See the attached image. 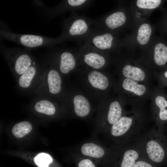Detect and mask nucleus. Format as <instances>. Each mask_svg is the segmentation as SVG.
<instances>
[{"mask_svg": "<svg viewBox=\"0 0 167 167\" xmlns=\"http://www.w3.org/2000/svg\"><path fill=\"white\" fill-rule=\"evenodd\" d=\"M0 36L2 38L13 41L27 48L51 46L59 41L42 36L18 34L12 32L7 24L0 21Z\"/></svg>", "mask_w": 167, "mask_h": 167, "instance_id": "1", "label": "nucleus"}, {"mask_svg": "<svg viewBox=\"0 0 167 167\" xmlns=\"http://www.w3.org/2000/svg\"><path fill=\"white\" fill-rule=\"evenodd\" d=\"M122 109L118 101L112 102L109 105L105 119L98 126L103 131H108L111 127L122 117Z\"/></svg>", "mask_w": 167, "mask_h": 167, "instance_id": "2", "label": "nucleus"}, {"mask_svg": "<svg viewBox=\"0 0 167 167\" xmlns=\"http://www.w3.org/2000/svg\"><path fill=\"white\" fill-rule=\"evenodd\" d=\"M9 49L15 58V69L19 74H23L32 66V60L30 56L17 48H9Z\"/></svg>", "mask_w": 167, "mask_h": 167, "instance_id": "3", "label": "nucleus"}, {"mask_svg": "<svg viewBox=\"0 0 167 167\" xmlns=\"http://www.w3.org/2000/svg\"><path fill=\"white\" fill-rule=\"evenodd\" d=\"M86 76L87 82L93 89L101 92L108 88L109 85L108 78L101 72L93 70L89 72Z\"/></svg>", "mask_w": 167, "mask_h": 167, "instance_id": "4", "label": "nucleus"}, {"mask_svg": "<svg viewBox=\"0 0 167 167\" xmlns=\"http://www.w3.org/2000/svg\"><path fill=\"white\" fill-rule=\"evenodd\" d=\"M74 110L75 116L79 118H84L90 113L91 107L88 99L81 94H77L73 100Z\"/></svg>", "mask_w": 167, "mask_h": 167, "instance_id": "5", "label": "nucleus"}, {"mask_svg": "<svg viewBox=\"0 0 167 167\" xmlns=\"http://www.w3.org/2000/svg\"><path fill=\"white\" fill-rule=\"evenodd\" d=\"M147 154L149 159L155 163H160L163 160L165 153L161 144L156 140L151 139L148 141L146 147Z\"/></svg>", "mask_w": 167, "mask_h": 167, "instance_id": "6", "label": "nucleus"}, {"mask_svg": "<svg viewBox=\"0 0 167 167\" xmlns=\"http://www.w3.org/2000/svg\"><path fill=\"white\" fill-rule=\"evenodd\" d=\"M80 152L84 156L95 158H102L106 153L102 146L92 142L83 143L80 147Z\"/></svg>", "mask_w": 167, "mask_h": 167, "instance_id": "7", "label": "nucleus"}, {"mask_svg": "<svg viewBox=\"0 0 167 167\" xmlns=\"http://www.w3.org/2000/svg\"><path fill=\"white\" fill-rule=\"evenodd\" d=\"M132 123V118L125 116L121 117L111 127L108 131L112 136L115 138L120 137L129 130Z\"/></svg>", "mask_w": 167, "mask_h": 167, "instance_id": "8", "label": "nucleus"}, {"mask_svg": "<svg viewBox=\"0 0 167 167\" xmlns=\"http://www.w3.org/2000/svg\"><path fill=\"white\" fill-rule=\"evenodd\" d=\"M65 35L68 36L80 35L86 32L88 26L83 19H79L66 25Z\"/></svg>", "mask_w": 167, "mask_h": 167, "instance_id": "9", "label": "nucleus"}, {"mask_svg": "<svg viewBox=\"0 0 167 167\" xmlns=\"http://www.w3.org/2000/svg\"><path fill=\"white\" fill-rule=\"evenodd\" d=\"M75 58L71 52L65 51L62 52L60 56L59 69L63 74H67L73 70L76 66Z\"/></svg>", "mask_w": 167, "mask_h": 167, "instance_id": "10", "label": "nucleus"}, {"mask_svg": "<svg viewBox=\"0 0 167 167\" xmlns=\"http://www.w3.org/2000/svg\"><path fill=\"white\" fill-rule=\"evenodd\" d=\"M83 59L84 62L87 65L95 69H101L105 63L104 58L95 52H89L85 54Z\"/></svg>", "mask_w": 167, "mask_h": 167, "instance_id": "11", "label": "nucleus"}, {"mask_svg": "<svg viewBox=\"0 0 167 167\" xmlns=\"http://www.w3.org/2000/svg\"><path fill=\"white\" fill-rule=\"evenodd\" d=\"M47 81L50 92L53 94L59 93L61 88V79L58 72L54 70H50L48 75Z\"/></svg>", "mask_w": 167, "mask_h": 167, "instance_id": "12", "label": "nucleus"}, {"mask_svg": "<svg viewBox=\"0 0 167 167\" xmlns=\"http://www.w3.org/2000/svg\"><path fill=\"white\" fill-rule=\"evenodd\" d=\"M122 73L126 77L138 81L143 80L145 76L144 73L141 69L129 65L123 67Z\"/></svg>", "mask_w": 167, "mask_h": 167, "instance_id": "13", "label": "nucleus"}, {"mask_svg": "<svg viewBox=\"0 0 167 167\" xmlns=\"http://www.w3.org/2000/svg\"><path fill=\"white\" fill-rule=\"evenodd\" d=\"M113 39V37L111 34L105 33L95 36L93 39L92 42L96 47L104 50L110 48Z\"/></svg>", "mask_w": 167, "mask_h": 167, "instance_id": "14", "label": "nucleus"}, {"mask_svg": "<svg viewBox=\"0 0 167 167\" xmlns=\"http://www.w3.org/2000/svg\"><path fill=\"white\" fill-rule=\"evenodd\" d=\"M126 20L124 13L117 12L109 16L106 19L105 23L109 28L113 29L123 24Z\"/></svg>", "mask_w": 167, "mask_h": 167, "instance_id": "15", "label": "nucleus"}, {"mask_svg": "<svg viewBox=\"0 0 167 167\" xmlns=\"http://www.w3.org/2000/svg\"><path fill=\"white\" fill-rule=\"evenodd\" d=\"M139 153L135 149H130L126 151L122 156L120 167H132L138 160Z\"/></svg>", "mask_w": 167, "mask_h": 167, "instance_id": "16", "label": "nucleus"}, {"mask_svg": "<svg viewBox=\"0 0 167 167\" xmlns=\"http://www.w3.org/2000/svg\"><path fill=\"white\" fill-rule=\"evenodd\" d=\"M122 87L124 89L132 92L138 96L143 95L146 90L143 85L138 84L135 81L128 78L124 80Z\"/></svg>", "mask_w": 167, "mask_h": 167, "instance_id": "17", "label": "nucleus"}, {"mask_svg": "<svg viewBox=\"0 0 167 167\" xmlns=\"http://www.w3.org/2000/svg\"><path fill=\"white\" fill-rule=\"evenodd\" d=\"M154 59L156 63L159 66L165 64L167 60V47L163 44L159 43L156 46Z\"/></svg>", "mask_w": 167, "mask_h": 167, "instance_id": "18", "label": "nucleus"}, {"mask_svg": "<svg viewBox=\"0 0 167 167\" xmlns=\"http://www.w3.org/2000/svg\"><path fill=\"white\" fill-rule=\"evenodd\" d=\"M32 129V126L30 123L23 121L15 124L12 129V132L16 137L20 138L28 134Z\"/></svg>", "mask_w": 167, "mask_h": 167, "instance_id": "19", "label": "nucleus"}, {"mask_svg": "<svg viewBox=\"0 0 167 167\" xmlns=\"http://www.w3.org/2000/svg\"><path fill=\"white\" fill-rule=\"evenodd\" d=\"M152 33L150 26L148 24H142L139 28L138 32L137 40L142 45H145L148 41Z\"/></svg>", "mask_w": 167, "mask_h": 167, "instance_id": "20", "label": "nucleus"}, {"mask_svg": "<svg viewBox=\"0 0 167 167\" xmlns=\"http://www.w3.org/2000/svg\"><path fill=\"white\" fill-rule=\"evenodd\" d=\"M35 109L37 111L48 115H53L56 111L54 105L47 100H41L37 102L35 106Z\"/></svg>", "mask_w": 167, "mask_h": 167, "instance_id": "21", "label": "nucleus"}, {"mask_svg": "<svg viewBox=\"0 0 167 167\" xmlns=\"http://www.w3.org/2000/svg\"><path fill=\"white\" fill-rule=\"evenodd\" d=\"M35 65L30 66L20 77L19 80V84L22 87L27 88L30 85L32 79L36 73Z\"/></svg>", "mask_w": 167, "mask_h": 167, "instance_id": "22", "label": "nucleus"}, {"mask_svg": "<svg viewBox=\"0 0 167 167\" xmlns=\"http://www.w3.org/2000/svg\"><path fill=\"white\" fill-rule=\"evenodd\" d=\"M34 161L39 167H48L49 164L52 161V159L49 154L41 153L34 158Z\"/></svg>", "mask_w": 167, "mask_h": 167, "instance_id": "23", "label": "nucleus"}, {"mask_svg": "<svg viewBox=\"0 0 167 167\" xmlns=\"http://www.w3.org/2000/svg\"><path fill=\"white\" fill-rule=\"evenodd\" d=\"M161 1L160 0H138L136 5L141 8L153 9L158 7Z\"/></svg>", "mask_w": 167, "mask_h": 167, "instance_id": "24", "label": "nucleus"}, {"mask_svg": "<svg viewBox=\"0 0 167 167\" xmlns=\"http://www.w3.org/2000/svg\"><path fill=\"white\" fill-rule=\"evenodd\" d=\"M155 102L160 110L165 109L167 107V101L161 96H158L156 98Z\"/></svg>", "mask_w": 167, "mask_h": 167, "instance_id": "25", "label": "nucleus"}, {"mask_svg": "<svg viewBox=\"0 0 167 167\" xmlns=\"http://www.w3.org/2000/svg\"><path fill=\"white\" fill-rule=\"evenodd\" d=\"M78 167H96L91 161L88 159L81 160L78 163Z\"/></svg>", "mask_w": 167, "mask_h": 167, "instance_id": "26", "label": "nucleus"}, {"mask_svg": "<svg viewBox=\"0 0 167 167\" xmlns=\"http://www.w3.org/2000/svg\"><path fill=\"white\" fill-rule=\"evenodd\" d=\"M132 167H154L148 162L144 160H137Z\"/></svg>", "mask_w": 167, "mask_h": 167, "instance_id": "27", "label": "nucleus"}, {"mask_svg": "<svg viewBox=\"0 0 167 167\" xmlns=\"http://www.w3.org/2000/svg\"><path fill=\"white\" fill-rule=\"evenodd\" d=\"M86 1L85 0H68L67 2L71 6H77L81 5Z\"/></svg>", "mask_w": 167, "mask_h": 167, "instance_id": "28", "label": "nucleus"}, {"mask_svg": "<svg viewBox=\"0 0 167 167\" xmlns=\"http://www.w3.org/2000/svg\"><path fill=\"white\" fill-rule=\"evenodd\" d=\"M160 118L162 120H167V109H166L160 110L159 114Z\"/></svg>", "mask_w": 167, "mask_h": 167, "instance_id": "29", "label": "nucleus"}, {"mask_svg": "<svg viewBox=\"0 0 167 167\" xmlns=\"http://www.w3.org/2000/svg\"><path fill=\"white\" fill-rule=\"evenodd\" d=\"M164 75L165 77L167 78V71L165 73Z\"/></svg>", "mask_w": 167, "mask_h": 167, "instance_id": "30", "label": "nucleus"}, {"mask_svg": "<svg viewBox=\"0 0 167 167\" xmlns=\"http://www.w3.org/2000/svg\"></svg>", "mask_w": 167, "mask_h": 167, "instance_id": "31", "label": "nucleus"}]
</instances>
